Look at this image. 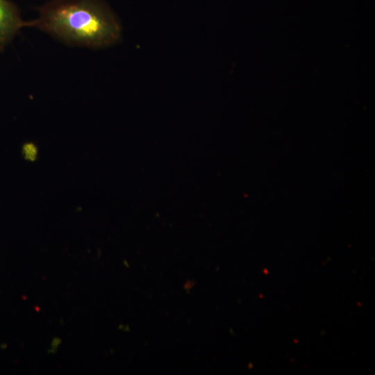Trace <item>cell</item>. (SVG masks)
Segmentation results:
<instances>
[{
  "instance_id": "1",
  "label": "cell",
  "mask_w": 375,
  "mask_h": 375,
  "mask_svg": "<svg viewBox=\"0 0 375 375\" xmlns=\"http://www.w3.org/2000/svg\"><path fill=\"white\" fill-rule=\"evenodd\" d=\"M25 26L37 28L69 44L90 48L116 43L122 31L114 13L100 0H53Z\"/></svg>"
},
{
  "instance_id": "2",
  "label": "cell",
  "mask_w": 375,
  "mask_h": 375,
  "mask_svg": "<svg viewBox=\"0 0 375 375\" xmlns=\"http://www.w3.org/2000/svg\"><path fill=\"white\" fill-rule=\"evenodd\" d=\"M17 8L8 0H0V48L8 44L25 26Z\"/></svg>"
}]
</instances>
